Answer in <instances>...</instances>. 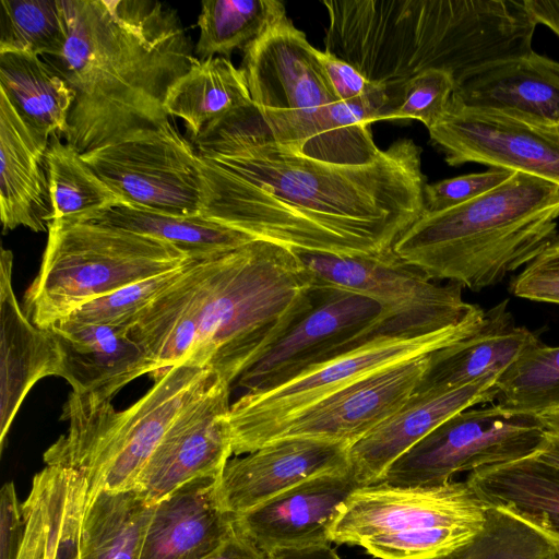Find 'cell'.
<instances>
[{
	"label": "cell",
	"instance_id": "1",
	"mask_svg": "<svg viewBox=\"0 0 559 559\" xmlns=\"http://www.w3.org/2000/svg\"><path fill=\"white\" fill-rule=\"evenodd\" d=\"M192 140L200 214L295 251L380 253L425 210L423 150L411 139L365 165L321 162L276 141L252 103Z\"/></svg>",
	"mask_w": 559,
	"mask_h": 559
},
{
	"label": "cell",
	"instance_id": "2",
	"mask_svg": "<svg viewBox=\"0 0 559 559\" xmlns=\"http://www.w3.org/2000/svg\"><path fill=\"white\" fill-rule=\"evenodd\" d=\"M314 280L294 250L255 239L191 260L129 329L153 379L182 364L206 367L230 386L313 305Z\"/></svg>",
	"mask_w": 559,
	"mask_h": 559
},
{
	"label": "cell",
	"instance_id": "3",
	"mask_svg": "<svg viewBox=\"0 0 559 559\" xmlns=\"http://www.w3.org/2000/svg\"><path fill=\"white\" fill-rule=\"evenodd\" d=\"M60 1L66 40L43 59L75 94L66 142L84 154L168 120V91L198 59L176 12L151 0Z\"/></svg>",
	"mask_w": 559,
	"mask_h": 559
},
{
	"label": "cell",
	"instance_id": "4",
	"mask_svg": "<svg viewBox=\"0 0 559 559\" xmlns=\"http://www.w3.org/2000/svg\"><path fill=\"white\" fill-rule=\"evenodd\" d=\"M324 50L385 86L428 71L455 88L497 63L528 55L537 23L524 0H324Z\"/></svg>",
	"mask_w": 559,
	"mask_h": 559
},
{
	"label": "cell",
	"instance_id": "5",
	"mask_svg": "<svg viewBox=\"0 0 559 559\" xmlns=\"http://www.w3.org/2000/svg\"><path fill=\"white\" fill-rule=\"evenodd\" d=\"M559 186L515 171L461 205L424 212L393 251L430 280L474 292L530 264L559 236Z\"/></svg>",
	"mask_w": 559,
	"mask_h": 559
},
{
	"label": "cell",
	"instance_id": "6",
	"mask_svg": "<svg viewBox=\"0 0 559 559\" xmlns=\"http://www.w3.org/2000/svg\"><path fill=\"white\" fill-rule=\"evenodd\" d=\"M318 50L285 13L243 49L252 103L280 143L337 165L378 157L370 129L355 126L336 96Z\"/></svg>",
	"mask_w": 559,
	"mask_h": 559
},
{
	"label": "cell",
	"instance_id": "7",
	"mask_svg": "<svg viewBox=\"0 0 559 559\" xmlns=\"http://www.w3.org/2000/svg\"><path fill=\"white\" fill-rule=\"evenodd\" d=\"M219 379L206 367L173 366L122 411L110 400L71 392L61 413L68 429L47 449L44 461L81 473L87 500L103 490H131L171 424Z\"/></svg>",
	"mask_w": 559,
	"mask_h": 559
},
{
	"label": "cell",
	"instance_id": "8",
	"mask_svg": "<svg viewBox=\"0 0 559 559\" xmlns=\"http://www.w3.org/2000/svg\"><path fill=\"white\" fill-rule=\"evenodd\" d=\"M24 312L47 329L84 304L136 282L177 270L192 259L177 247L127 229L52 221Z\"/></svg>",
	"mask_w": 559,
	"mask_h": 559
},
{
	"label": "cell",
	"instance_id": "9",
	"mask_svg": "<svg viewBox=\"0 0 559 559\" xmlns=\"http://www.w3.org/2000/svg\"><path fill=\"white\" fill-rule=\"evenodd\" d=\"M478 307L456 325L419 336H378L300 372L265 392H246L230 406L233 453L253 452L288 418L355 381L386 367L429 355L475 333L484 323Z\"/></svg>",
	"mask_w": 559,
	"mask_h": 559
},
{
	"label": "cell",
	"instance_id": "10",
	"mask_svg": "<svg viewBox=\"0 0 559 559\" xmlns=\"http://www.w3.org/2000/svg\"><path fill=\"white\" fill-rule=\"evenodd\" d=\"M295 252L317 284L367 296L381 306L378 336L428 335L456 325L479 307L463 299L460 285L438 284L393 248L357 257Z\"/></svg>",
	"mask_w": 559,
	"mask_h": 559
},
{
	"label": "cell",
	"instance_id": "11",
	"mask_svg": "<svg viewBox=\"0 0 559 559\" xmlns=\"http://www.w3.org/2000/svg\"><path fill=\"white\" fill-rule=\"evenodd\" d=\"M544 426L538 416L498 404L467 408L433 429L399 457L381 481L393 486H438L462 472L518 461L538 452Z\"/></svg>",
	"mask_w": 559,
	"mask_h": 559
},
{
	"label": "cell",
	"instance_id": "12",
	"mask_svg": "<svg viewBox=\"0 0 559 559\" xmlns=\"http://www.w3.org/2000/svg\"><path fill=\"white\" fill-rule=\"evenodd\" d=\"M82 157L123 204L165 214L201 215L200 157L169 120Z\"/></svg>",
	"mask_w": 559,
	"mask_h": 559
},
{
	"label": "cell",
	"instance_id": "13",
	"mask_svg": "<svg viewBox=\"0 0 559 559\" xmlns=\"http://www.w3.org/2000/svg\"><path fill=\"white\" fill-rule=\"evenodd\" d=\"M381 314V306L367 296L314 282L312 307L236 384L252 393L274 389L309 367L378 337Z\"/></svg>",
	"mask_w": 559,
	"mask_h": 559
},
{
	"label": "cell",
	"instance_id": "14",
	"mask_svg": "<svg viewBox=\"0 0 559 559\" xmlns=\"http://www.w3.org/2000/svg\"><path fill=\"white\" fill-rule=\"evenodd\" d=\"M428 131L449 166L479 163L559 186V126L498 109L465 107L450 99Z\"/></svg>",
	"mask_w": 559,
	"mask_h": 559
},
{
	"label": "cell",
	"instance_id": "15",
	"mask_svg": "<svg viewBox=\"0 0 559 559\" xmlns=\"http://www.w3.org/2000/svg\"><path fill=\"white\" fill-rule=\"evenodd\" d=\"M488 506L465 481L438 486H393L380 481L356 488L341 506L329 539L356 545L376 535L431 527L480 531Z\"/></svg>",
	"mask_w": 559,
	"mask_h": 559
},
{
	"label": "cell",
	"instance_id": "16",
	"mask_svg": "<svg viewBox=\"0 0 559 559\" xmlns=\"http://www.w3.org/2000/svg\"><path fill=\"white\" fill-rule=\"evenodd\" d=\"M229 394L230 385L221 378L171 424L133 488L147 504L155 506L193 480H218L234 454Z\"/></svg>",
	"mask_w": 559,
	"mask_h": 559
},
{
	"label": "cell",
	"instance_id": "17",
	"mask_svg": "<svg viewBox=\"0 0 559 559\" xmlns=\"http://www.w3.org/2000/svg\"><path fill=\"white\" fill-rule=\"evenodd\" d=\"M429 355L378 370L313 403L276 427L264 444L297 437L353 445L413 395Z\"/></svg>",
	"mask_w": 559,
	"mask_h": 559
},
{
	"label": "cell",
	"instance_id": "18",
	"mask_svg": "<svg viewBox=\"0 0 559 559\" xmlns=\"http://www.w3.org/2000/svg\"><path fill=\"white\" fill-rule=\"evenodd\" d=\"M350 444L280 438L227 462L216 484L221 507L238 515L314 476L349 467Z\"/></svg>",
	"mask_w": 559,
	"mask_h": 559
},
{
	"label": "cell",
	"instance_id": "19",
	"mask_svg": "<svg viewBox=\"0 0 559 559\" xmlns=\"http://www.w3.org/2000/svg\"><path fill=\"white\" fill-rule=\"evenodd\" d=\"M358 487L349 467L314 476L235 515L237 531L263 554L331 543L330 527Z\"/></svg>",
	"mask_w": 559,
	"mask_h": 559
},
{
	"label": "cell",
	"instance_id": "20",
	"mask_svg": "<svg viewBox=\"0 0 559 559\" xmlns=\"http://www.w3.org/2000/svg\"><path fill=\"white\" fill-rule=\"evenodd\" d=\"M491 374L445 392H414L390 417L350 445L349 469L359 486L380 483L388 468L405 452L453 415L492 402Z\"/></svg>",
	"mask_w": 559,
	"mask_h": 559
},
{
	"label": "cell",
	"instance_id": "21",
	"mask_svg": "<svg viewBox=\"0 0 559 559\" xmlns=\"http://www.w3.org/2000/svg\"><path fill=\"white\" fill-rule=\"evenodd\" d=\"M47 331L59 355L58 377L76 394L111 401L124 385L153 372L144 349L126 328L61 320Z\"/></svg>",
	"mask_w": 559,
	"mask_h": 559
},
{
	"label": "cell",
	"instance_id": "22",
	"mask_svg": "<svg viewBox=\"0 0 559 559\" xmlns=\"http://www.w3.org/2000/svg\"><path fill=\"white\" fill-rule=\"evenodd\" d=\"M49 138L29 127L0 91V218L3 233L17 227L48 231L51 203L46 155Z\"/></svg>",
	"mask_w": 559,
	"mask_h": 559
},
{
	"label": "cell",
	"instance_id": "23",
	"mask_svg": "<svg viewBox=\"0 0 559 559\" xmlns=\"http://www.w3.org/2000/svg\"><path fill=\"white\" fill-rule=\"evenodd\" d=\"M217 480L188 483L153 506L140 559H201L237 534L217 499Z\"/></svg>",
	"mask_w": 559,
	"mask_h": 559
},
{
	"label": "cell",
	"instance_id": "24",
	"mask_svg": "<svg viewBox=\"0 0 559 559\" xmlns=\"http://www.w3.org/2000/svg\"><path fill=\"white\" fill-rule=\"evenodd\" d=\"M12 269V251L1 248V449L29 390L40 379L58 376L59 370L58 350L49 332L36 326L17 302Z\"/></svg>",
	"mask_w": 559,
	"mask_h": 559
},
{
	"label": "cell",
	"instance_id": "25",
	"mask_svg": "<svg viewBox=\"0 0 559 559\" xmlns=\"http://www.w3.org/2000/svg\"><path fill=\"white\" fill-rule=\"evenodd\" d=\"M88 488L78 471L46 465L22 502L24 535L19 559H80Z\"/></svg>",
	"mask_w": 559,
	"mask_h": 559
},
{
	"label": "cell",
	"instance_id": "26",
	"mask_svg": "<svg viewBox=\"0 0 559 559\" xmlns=\"http://www.w3.org/2000/svg\"><path fill=\"white\" fill-rule=\"evenodd\" d=\"M539 342L527 328L515 324L503 300L485 311L484 323L475 333L429 355L415 392H445L501 374Z\"/></svg>",
	"mask_w": 559,
	"mask_h": 559
},
{
	"label": "cell",
	"instance_id": "27",
	"mask_svg": "<svg viewBox=\"0 0 559 559\" xmlns=\"http://www.w3.org/2000/svg\"><path fill=\"white\" fill-rule=\"evenodd\" d=\"M451 99L559 126V61L532 51L497 63L459 85Z\"/></svg>",
	"mask_w": 559,
	"mask_h": 559
},
{
	"label": "cell",
	"instance_id": "28",
	"mask_svg": "<svg viewBox=\"0 0 559 559\" xmlns=\"http://www.w3.org/2000/svg\"><path fill=\"white\" fill-rule=\"evenodd\" d=\"M466 483L490 508L508 512L559 545V468L534 455L471 472Z\"/></svg>",
	"mask_w": 559,
	"mask_h": 559
},
{
	"label": "cell",
	"instance_id": "29",
	"mask_svg": "<svg viewBox=\"0 0 559 559\" xmlns=\"http://www.w3.org/2000/svg\"><path fill=\"white\" fill-rule=\"evenodd\" d=\"M0 91L37 132L49 139L67 133L75 94L43 57L0 52Z\"/></svg>",
	"mask_w": 559,
	"mask_h": 559
},
{
	"label": "cell",
	"instance_id": "30",
	"mask_svg": "<svg viewBox=\"0 0 559 559\" xmlns=\"http://www.w3.org/2000/svg\"><path fill=\"white\" fill-rule=\"evenodd\" d=\"M252 104L241 68L222 56L199 58L169 88L168 116L182 119L192 139L211 122Z\"/></svg>",
	"mask_w": 559,
	"mask_h": 559
},
{
	"label": "cell",
	"instance_id": "31",
	"mask_svg": "<svg viewBox=\"0 0 559 559\" xmlns=\"http://www.w3.org/2000/svg\"><path fill=\"white\" fill-rule=\"evenodd\" d=\"M91 222L159 239L197 261L222 255L255 240L202 215L165 214L123 203L97 215Z\"/></svg>",
	"mask_w": 559,
	"mask_h": 559
},
{
	"label": "cell",
	"instance_id": "32",
	"mask_svg": "<svg viewBox=\"0 0 559 559\" xmlns=\"http://www.w3.org/2000/svg\"><path fill=\"white\" fill-rule=\"evenodd\" d=\"M153 506L134 490H103L87 500L80 559H140Z\"/></svg>",
	"mask_w": 559,
	"mask_h": 559
},
{
	"label": "cell",
	"instance_id": "33",
	"mask_svg": "<svg viewBox=\"0 0 559 559\" xmlns=\"http://www.w3.org/2000/svg\"><path fill=\"white\" fill-rule=\"evenodd\" d=\"M52 221L91 222L121 200L60 138L49 140L46 155Z\"/></svg>",
	"mask_w": 559,
	"mask_h": 559
},
{
	"label": "cell",
	"instance_id": "34",
	"mask_svg": "<svg viewBox=\"0 0 559 559\" xmlns=\"http://www.w3.org/2000/svg\"><path fill=\"white\" fill-rule=\"evenodd\" d=\"M198 17L200 60L245 49L286 13L277 0H206Z\"/></svg>",
	"mask_w": 559,
	"mask_h": 559
},
{
	"label": "cell",
	"instance_id": "35",
	"mask_svg": "<svg viewBox=\"0 0 559 559\" xmlns=\"http://www.w3.org/2000/svg\"><path fill=\"white\" fill-rule=\"evenodd\" d=\"M497 404L540 416L559 409V346L539 342L524 352L495 383Z\"/></svg>",
	"mask_w": 559,
	"mask_h": 559
},
{
	"label": "cell",
	"instance_id": "36",
	"mask_svg": "<svg viewBox=\"0 0 559 559\" xmlns=\"http://www.w3.org/2000/svg\"><path fill=\"white\" fill-rule=\"evenodd\" d=\"M559 545L534 526L488 507L481 530L466 544L436 559H557Z\"/></svg>",
	"mask_w": 559,
	"mask_h": 559
},
{
	"label": "cell",
	"instance_id": "37",
	"mask_svg": "<svg viewBox=\"0 0 559 559\" xmlns=\"http://www.w3.org/2000/svg\"><path fill=\"white\" fill-rule=\"evenodd\" d=\"M0 52L55 56L66 40L60 0H1Z\"/></svg>",
	"mask_w": 559,
	"mask_h": 559
},
{
	"label": "cell",
	"instance_id": "38",
	"mask_svg": "<svg viewBox=\"0 0 559 559\" xmlns=\"http://www.w3.org/2000/svg\"><path fill=\"white\" fill-rule=\"evenodd\" d=\"M187 264L91 300L63 320L79 324H104L129 330L139 317L178 281Z\"/></svg>",
	"mask_w": 559,
	"mask_h": 559
},
{
	"label": "cell",
	"instance_id": "39",
	"mask_svg": "<svg viewBox=\"0 0 559 559\" xmlns=\"http://www.w3.org/2000/svg\"><path fill=\"white\" fill-rule=\"evenodd\" d=\"M478 532L464 527H431L371 536L358 546L379 559H436L466 544Z\"/></svg>",
	"mask_w": 559,
	"mask_h": 559
},
{
	"label": "cell",
	"instance_id": "40",
	"mask_svg": "<svg viewBox=\"0 0 559 559\" xmlns=\"http://www.w3.org/2000/svg\"><path fill=\"white\" fill-rule=\"evenodd\" d=\"M454 90L455 83L449 73L425 71L404 84L399 104L384 120L416 119L429 129L445 111Z\"/></svg>",
	"mask_w": 559,
	"mask_h": 559
},
{
	"label": "cell",
	"instance_id": "41",
	"mask_svg": "<svg viewBox=\"0 0 559 559\" xmlns=\"http://www.w3.org/2000/svg\"><path fill=\"white\" fill-rule=\"evenodd\" d=\"M514 173L509 169L490 168L483 173L426 183L424 212H440L466 203L500 186Z\"/></svg>",
	"mask_w": 559,
	"mask_h": 559
},
{
	"label": "cell",
	"instance_id": "42",
	"mask_svg": "<svg viewBox=\"0 0 559 559\" xmlns=\"http://www.w3.org/2000/svg\"><path fill=\"white\" fill-rule=\"evenodd\" d=\"M24 535L22 503L14 483L0 490V559H19Z\"/></svg>",
	"mask_w": 559,
	"mask_h": 559
},
{
	"label": "cell",
	"instance_id": "43",
	"mask_svg": "<svg viewBox=\"0 0 559 559\" xmlns=\"http://www.w3.org/2000/svg\"><path fill=\"white\" fill-rule=\"evenodd\" d=\"M510 290L521 298L559 305V271L531 262L511 282Z\"/></svg>",
	"mask_w": 559,
	"mask_h": 559
},
{
	"label": "cell",
	"instance_id": "44",
	"mask_svg": "<svg viewBox=\"0 0 559 559\" xmlns=\"http://www.w3.org/2000/svg\"><path fill=\"white\" fill-rule=\"evenodd\" d=\"M318 56L325 69L336 96L342 102H349L359 98L377 84L368 81L348 62L325 50H318Z\"/></svg>",
	"mask_w": 559,
	"mask_h": 559
},
{
	"label": "cell",
	"instance_id": "45",
	"mask_svg": "<svg viewBox=\"0 0 559 559\" xmlns=\"http://www.w3.org/2000/svg\"><path fill=\"white\" fill-rule=\"evenodd\" d=\"M538 417L544 426V440L535 456L559 468V409Z\"/></svg>",
	"mask_w": 559,
	"mask_h": 559
},
{
	"label": "cell",
	"instance_id": "46",
	"mask_svg": "<svg viewBox=\"0 0 559 559\" xmlns=\"http://www.w3.org/2000/svg\"><path fill=\"white\" fill-rule=\"evenodd\" d=\"M201 559H264V554L239 532L219 548Z\"/></svg>",
	"mask_w": 559,
	"mask_h": 559
},
{
	"label": "cell",
	"instance_id": "47",
	"mask_svg": "<svg viewBox=\"0 0 559 559\" xmlns=\"http://www.w3.org/2000/svg\"><path fill=\"white\" fill-rule=\"evenodd\" d=\"M264 559H341L330 543L304 547L278 548L264 554Z\"/></svg>",
	"mask_w": 559,
	"mask_h": 559
},
{
	"label": "cell",
	"instance_id": "48",
	"mask_svg": "<svg viewBox=\"0 0 559 559\" xmlns=\"http://www.w3.org/2000/svg\"><path fill=\"white\" fill-rule=\"evenodd\" d=\"M533 19L549 27L559 37V0H524Z\"/></svg>",
	"mask_w": 559,
	"mask_h": 559
},
{
	"label": "cell",
	"instance_id": "49",
	"mask_svg": "<svg viewBox=\"0 0 559 559\" xmlns=\"http://www.w3.org/2000/svg\"><path fill=\"white\" fill-rule=\"evenodd\" d=\"M532 262L543 267L559 271V237Z\"/></svg>",
	"mask_w": 559,
	"mask_h": 559
},
{
	"label": "cell",
	"instance_id": "50",
	"mask_svg": "<svg viewBox=\"0 0 559 559\" xmlns=\"http://www.w3.org/2000/svg\"><path fill=\"white\" fill-rule=\"evenodd\" d=\"M557 559H559V558H557Z\"/></svg>",
	"mask_w": 559,
	"mask_h": 559
}]
</instances>
